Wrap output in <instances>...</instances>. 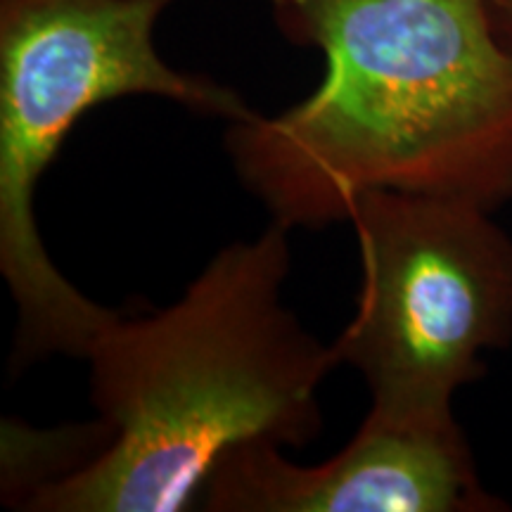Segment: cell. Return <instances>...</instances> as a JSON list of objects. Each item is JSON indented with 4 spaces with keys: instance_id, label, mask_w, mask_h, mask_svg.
Here are the masks:
<instances>
[{
    "instance_id": "obj_1",
    "label": "cell",
    "mask_w": 512,
    "mask_h": 512,
    "mask_svg": "<svg viewBox=\"0 0 512 512\" xmlns=\"http://www.w3.org/2000/svg\"><path fill=\"white\" fill-rule=\"evenodd\" d=\"M273 19L325 60L309 98L226 131L275 223H344L375 190L512 200V50L486 0H273Z\"/></svg>"
},
{
    "instance_id": "obj_3",
    "label": "cell",
    "mask_w": 512,
    "mask_h": 512,
    "mask_svg": "<svg viewBox=\"0 0 512 512\" xmlns=\"http://www.w3.org/2000/svg\"><path fill=\"white\" fill-rule=\"evenodd\" d=\"M174 0H0V271L17 304L12 368L86 358L119 316L57 271L36 228V185L76 121L126 95H157L230 121L252 117L221 83L178 72L155 24Z\"/></svg>"
},
{
    "instance_id": "obj_4",
    "label": "cell",
    "mask_w": 512,
    "mask_h": 512,
    "mask_svg": "<svg viewBox=\"0 0 512 512\" xmlns=\"http://www.w3.org/2000/svg\"><path fill=\"white\" fill-rule=\"evenodd\" d=\"M477 202L375 190L349 223L361 254L354 318L332 347L363 375L370 411L453 418V396L512 342V238Z\"/></svg>"
},
{
    "instance_id": "obj_5",
    "label": "cell",
    "mask_w": 512,
    "mask_h": 512,
    "mask_svg": "<svg viewBox=\"0 0 512 512\" xmlns=\"http://www.w3.org/2000/svg\"><path fill=\"white\" fill-rule=\"evenodd\" d=\"M209 512H494L456 418L399 422L368 411L354 439L320 465H297L273 441H247L214 467Z\"/></svg>"
},
{
    "instance_id": "obj_6",
    "label": "cell",
    "mask_w": 512,
    "mask_h": 512,
    "mask_svg": "<svg viewBox=\"0 0 512 512\" xmlns=\"http://www.w3.org/2000/svg\"><path fill=\"white\" fill-rule=\"evenodd\" d=\"M496 34L512 50V0H486Z\"/></svg>"
},
{
    "instance_id": "obj_2",
    "label": "cell",
    "mask_w": 512,
    "mask_h": 512,
    "mask_svg": "<svg viewBox=\"0 0 512 512\" xmlns=\"http://www.w3.org/2000/svg\"><path fill=\"white\" fill-rule=\"evenodd\" d=\"M287 235L273 221L223 247L178 302L100 332L86 361L105 444L24 508L185 512L233 448H304L323 432L318 389L339 358L283 302Z\"/></svg>"
}]
</instances>
